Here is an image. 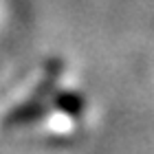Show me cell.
Listing matches in <instances>:
<instances>
[{
    "instance_id": "1",
    "label": "cell",
    "mask_w": 154,
    "mask_h": 154,
    "mask_svg": "<svg viewBox=\"0 0 154 154\" xmlns=\"http://www.w3.org/2000/svg\"><path fill=\"white\" fill-rule=\"evenodd\" d=\"M57 103L62 106V110H66V112H71V115H77L82 110V99L77 95H62Z\"/></svg>"
}]
</instances>
